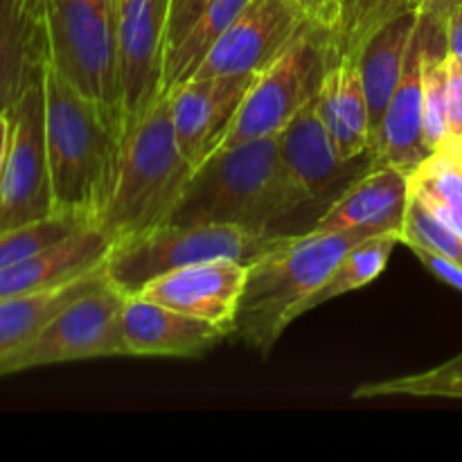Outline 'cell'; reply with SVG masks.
I'll use <instances>...</instances> for the list:
<instances>
[{
    "label": "cell",
    "instance_id": "10",
    "mask_svg": "<svg viewBox=\"0 0 462 462\" xmlns=\"http://www.w3.org/2000/svg\"><path fill=\"white\" fill-rule=\"evenodd\" d=\"M170 3L171 0H117L125 135L162 97Z\"/></svg>",
    "mask_w": 462,
    "mask_h": 462
},
{
    "label": "cell",
    "instance_id": "24",
    "mask_svg": "<svg viewBox=\"0 0 462 462\" xmlns=\"http://www.w3.org/2000/svg\"><path fill=\"white\" fill-rule=\"evenodd\" d=\"M397 244H402L400 230H386V233L370 235L364 242L355 244V246L343 255V260L338 262L337 269L329 273V278L325 280L323 287L311 296L307 311L323 305V302L334 300V298L343 296V293L368 287V284L373 282V280H377L379 275H382V271L386 269L388 260H391V253L395 251Z\"/></svg>",
    "mask_w": 462,
    "mask_h": 462
},
{
    "label": "cell",
    "instance_id": "12",
    "mask_svg": "<svg viewBox=\"0 0 462 462\" xmlns=\"http://www.w3.org/2000/svg\"><path fill=\"white\" fill-rule=\"evenodd\" d=\"M260 72L194 77L170 93L179 149L194 167L224 144L244 97Z\"/></svg>",
    "mask_w": 462,
    "mask_h": 462
},
{
    "label": "cell",
    "instance_id": "35",
    "mask_svg": "<svg viewBox=\"0 0 462 462\" xmlns=\"http://www.w3.org/2000/svg\"><path fill=\"white\" fill-rule=\"evenodd\" d=\"M18 3L23 5V9H25L34 21L45 25V3H48V0H18Z\"/></svg>",
    "mask_w": 462,
    "mask_h": 462
},
{
    "label": "cell",
    "instance_id": "33",
    "mask_svg": "<svg viewBox=\"0 0 462 462\" xmlns=\"http://www.w3.org/2000/svg\"><path fill=\"white\" fill-rule=\"evenodd\" d=\"M447 52L462 68V0L454 5L447 21Z\"/></svg>",
    "mask_w": 462,
    "mask_h": 462
},
{
    "label": "cell",
    "instance_id": "17",
    "mask_svg": "<svg viewBox=\"0 0 462 462\" xmlns=\"http://www.w3.org/2000/svg\"><path fill=\"white\" fill-rule=\"evenodd\" d=\"M411 199V174L393 165H374L352 180L311 230H400Z\"/></svg>",
    "mask_w": 462,
    "mask_h": 462
},
{
    "label": "cell",
    "instance_id": "31",
    "mask_svg": "<svg viewBox=\"0 0 462 462\" xmlns=\"http://www.w3.org/2000/svg\"><path fill=\"white\" fill-rule=\"evenodd\" d=\"M409 248L415 253V255H418V260L422 262V264L427 266L433 275H438L442 282L451 284V287L462 291V266L460 264L447 260V257H442L440 253L429 251V248H424V246H418V244H411Z\"/></svg>",
    "mask_w": 462,
    "mask_h": 462
},
{
    "label": "cell",
    "instance_id": "21",
    "mask_svg": "<svg viewBox=\"0 0 462 462\" xmlns=\"http://www.w3.org/2000/svg\"><path fill=\"white\" fill-rule=\"evenodd\" d=\"M413 27L415 9L386 23L382 30H377L365 41L364 48L356 54L370 111V143H373L374 134H377L379 125L386 116L393 93L402 79Z\"/></svg>",
    "mask_w": 462,
    "mask_h": 462
},
{
    "label": "cell",
    "instance_id": "20",
    "mask_svg": "<svg viewBox=\"0 0 462 462\" xmlns=\"http://www.w3.org/2000/svg\"><path fill=\"white\" fill-rule=\"evenodd\" d=\"M45 61V25L18 0H0V113H7L43 75Z\"/></svg>",
    "mask_w": 462,
    "mask_h": 462
},
{
    "label": "cell",
    "instance_id": "14",
    "mask_svg": "<svg viewBox=\"0 0 462 462\" xmlns=\"http://www.w3.org/2000/svg\"><path fill=\"white\" fill-rule=\"evenodd\" d=\"M370 156L374 165H393L411 176L431 156V149L424 143L422 41L415 27L406 52L404 72L370 143Z\"/></svg>",
    "mask_w": 462,
    "mask_h": 462
},
{
    "label": "cell",
    "instance_id": "30",
    "mask_svg": "<svg viewBox=\"0 0 462 462\" xmlns=\"http://www.w3.org/2000/svg\"><path fill=\"white\" fill-rule=\"evenodd\" d=\"M447 129L449 140H462V68L447 57Z\"/></svg>",
    "mask_w": 462,
    "mask_h": 462
},
{
    "label": "cell",
    "instance_id": "26",
    "mask_svg": "<svg viewBox=\"0 0 462 462\" xmlns=\"http://www.w3.org/2000/svg\"><path fill=\"white\" fill-rule=\"evenodd\" d=\"M86 221L70 215H52L48 219L34 221V224L21 226V228L7 230L0 235V271L36 255L43 248L61 242L75 230L84 228Z\"/></svg>",
    "mask_w": 462,
    "mask_h": 462
},
{
    "label": "cell",
    "instance_id": "28",
    "mask_svg": "<svg viewBox=\"0 0 462 462\" xmlns=\"http://www.w3.org/2000/svg\"><path fill=\"white\" fill-rule=\"evenodd\" d=\"M402 244L406 246L418 244V246L440 253L442 257L462 266V235L442 224L436 215H431L413 192H411L409 206H406Z\"/></svg>",
    "mask_w": 462,
    "mask_h": 462
},
{
    "label": "cell",
    "instance_id": "22",
    "mask_svg": "<svg viewBox=\"0 0 462 462\" xmlns=\"http://www.w3.org/2000/svg\"><path fill=\"white\" fill-rule=\"evenodd\" d=\"M106 282V264L75 282L0 298V361L25 347L63 307Z\"/></svg>",
    "mask_w": 462,
    "mask_h": 462
},
{
    "label": "cell",
    "instance_id": "34",
    "mask_svg": "<svg viewBox=\"0 0 462 462\" xmlns=\"http://www.w3.org/2000/svg\"><path fill=\"white\" fill-rule=\"evenodd\" d=\"M9 140H12V116L7 111L0 113V174H3L5 161H7Z\"/></svg>",
    "mask_w": 462,
    "mask_h": 462
},
{
    "label": "cell",
    "instance_id": "15",
    "mask_svg": "<svg viewBox=\"0 0 462 462\" xmlns=\"http://www.w3.org/2000/svg\"><path fill=\"white\" fill-rule=\"evenodd\" d=\"M122 332L129 356H201L228 337L226 329L208 320L156 305L138 296H126Z\"/></svg>",
    "mask_w": 462,
    "mask_h": 462
},
{
    "label": "cell",
    "instance_id": "19",
    "mask_svg": "<svg viewBox=\"0 0 462 462\" xmlns=\"http://www.w3.org/2000/svg\"><path fill=\"white\" fill-rule=\"evenodd\" d=\"M314 104L343 161L370 153V111L359 59L346 57L337 63L325 77Z\"/></svg>",
    "mask_w": 462,
    "mask_h": 462
},
{
    "label": "cell",
    "instance_id": "16",
    "mask_svg": "<svg viewBox=\"0 0 462 462\" xmlns=\"http://www.w3.org/2000/svg\"><path fill=\"white\" fill-rule=\"evenodd\" d=\"M113 248V239L97 226H84L61 242L36 255L0 271V298L43 291L75 282L102 269Z\"/></svg>",
    "mask_w": 462,
    "mask_h": 462
},
{
    "label": "cell",
    "instance_id": "11",
    "mask_svg": "<svg viewBox=\"0 0 462 462\" xmlns=\"http://www.w3.org/2000/svg\"><path fill=\"white\" fill-rule=\"evenodd\" d=\"M307 21L310 18L291 0H251L217 39L192 79L266 70L300 34Z\"/></svg>",
    "mask_w": 462,
    "mask_h": 462
},
{
    "label": "cell",
    "instance_id": "3",
    "mask_svg": "<svg viewBox=\"0 0 462 462\" xmlns=\"http://www.w3.org/2000/svg\"><path fill=\"white\" fill-rule=\"evenodd\" d=\"M386 230L347 228L305 235H282L273 248L248 264L233 334L246 346L269 355L284 329L307 314L311 296L329 278L355 244Z\"/></svg>",
    "mask_w": 462,
    "mask_h": 462
},
{
    "label": "cell",
    "instance_id": "18",
    "mask_svg": "<svg viewBox=\"0 0 462 462\" xmlns=\"http://www.w3.org/2000/svg\"><path fill=\"white\" fill-rule=\"evenodd\" d=\"M278 140L293 179L310 194L311 201L328 197L347 176L359 179L356 167L370 156L365 153L356 161H343L338 156L323 120L316 113L314 99L289 120V125L278 134Z\"/></svg>",
    "mask_w": 462,
    "mask_h": 462
},
{
    "label": "cell",
    "instance_id": "36",
    "mask_svg": "<svg viewBox=\"0 0 462 462\" xmlns=\"http://www.w3.org/2000/svg\"><path fill=\"white\" fill-rule=\"evenodd\" d=\"M440 368H445V370H454V373H462V355L454 356V359L447 361V364H442Z\"/></svg>",
    "mask_w": 462,
    "mask_h": 462
},
{
    "label": "cell",
    "instance_id": "32",
    "mask_svg": "<svg viewBox=\"0 0 462 462\" xmlns=\"http://www.w3.org/2000/svg\"><path fill=\"white\" fill-rule=\"evenodd\" d=\"M310 21L320 23L325 27H332L337 23V0H291Z\"/></svg>",
    "mask_w": 462,
    "mask_h": 462
},
{
    "label": "cell",
    "instance_id": "7",
    "mask_svg": "<svg viewBox=\"0 0 462 462\" xmlns=\"http://www.w3.org/2000/svg\"><path fill=\"white\" fill-rule=\"evenodd\" d=\"M337 63H341V54L332 27L307 21L291 45L253 81L219 149L278 135L316 97Z\"/></svg>",
    "mask_w": 462,
    "mask_h": 462
},
{
    "label": "cell",
    "instance_id": "4",
    "mask_svg": "<svg viewBox=\"0 0 462 462\" xmlns=\"http://www.w3.org/2000/svg\"><path fill=\"white\" fill-rule=\"evenodd\" d=\"M192 171L176 143L171 97L162 95L122 140L120 167L97 228L120 242L170 224Z\"/></svg>",
    "mask_w": 462,
    "mask_h": 462
},
{
    "label": "cell",
    "instance_id": "6",
    "mask_svg": "<svg viewBox=\"0 0 462 462\" xmlns=\"http://www.w3.org/2000/svg\"><path fill=\"white\" fill-rule=\"evenodd\" d=\"M282 235L226 224H162L134 237L113 242L106 278L125 296H138L152 280L210 260L251 264L278 244Z\"/></svg>",
    "mask_w": 462,
    "mask_h": 462
},
{
    "label": "cell",
    "instance_id": "8",
    "mask_svg": "<svg viewBox=\"0 0 462 462\" xmlns=\"http://www.w3.org/2000/svg\"><path fill=\"white\" fill-rule=\"evenodd\" d=\"M126 296L102 282L86 296L63 307L25 347L0 361V377L68 361L129 356L122 332Z\"/></svg>",
    "mask_w": 462,
    "mask_h": 462
},
{
    "label": "cell",
    "instance_id": "29",
    "mask_svg": "<svg viewBox=\"0 0 462 462\" xmlns=\"http://www.w3.org/2000/svg\"><path fill=\"white\" fill-rule=\"evenodd\" d=\"M208 3L210 0H171L170 23H167V54L192 30V25L199 21V16L208 7Z\"/></svg>",
    "mask_w": 462,
    "mask_h": 462
},
{
    "label": "cell",
    "instance_id": "9",
    "mask_svg": "<svg viewBox=\"0 0 462 462\" xmlns=\"http://www.w3.org/2000/svg\"><path fill=\"white\" fill-rule=\"evenodd\" d=\"M12 140L0 174V235L57 215L45 147L43 75L9 108Z\"/></svg>",
    "mask_w": 462,
    "mask_h": 462
},
{
    "label": "cell",
    "instance_id": "5",
    "mask_svg": "<svg viewBox=\"0 0 462 462\" xmlns=\"http://www.w3.org/2000/svg\"><path fill=\"white\" fill-rule=\"evenodd\" d=\"M45 39L50 66L88 97L125 140L117 0H48Z\"/></svg>",
    "mask_w": 462,
    "mask_h": 462
},
{
    "label": "cell",
    "instance_id": "2",
    "mask_svg": "<svg viewBox=\"0 0 462 462\" xmlns=\"http://www.w3.org/2000/svg\"><path fill=\"white\" fill-rule=\"evenodd\" d=\"M43 95L54 212L97 226L120 167V135L50 61L43 66Z\"/></svg>",
    "mask_w": 462,
    "mask_h": 462
},
{
    "label": "cell",
    "instance_id": "1",
    "mask_svg": "<svg viewBox=\"0 0 462 462\" xmlns=\"http://www.w3.org/2000/svg\"><path fill=\"white\" fill-rule=\"evenodd\" d=\"M311 203L280 149L278 135L219 149L194 167L170 224H226L273 233L293 210Z\"/></svg>",
    "mask_w": 462,
    "mask_h": 462
},
{
    "label": "cell",
    "instance_id": "27",
    "mask_svg": "<svg viewBox=\"0 0 462 462\" xmlns=\"http://www.w3.org/2000/svg\"><path fill=\"white\" fill-rule=\"evenodd\" d=\"M355 400H377V397H442L462 400V373L433 368L409 377L386 379V382L364 383L352 393Z\"/></svg>",
    "mask_w": 462,
    "mask_h": 462
},
{
    "label": "cell",
    "instance_id": "25",
    "mask_svg": "<svg viewBox=\"0 0 462 462\" xmlns=\"http://www.w3.org/2000/svg\"><path fill=\"white\" fill-rule=\"evenodd\" d=\"M420 0H337V41L341 61L356 57L365 41L397 16L418 9Z\"/></svg>",
    "mask_w": 462,
    "mask_h": 462
},
{
    "label": "cell",
    "instance_id": "23",
    "mask_svg": "<svg viewBox=\"0 0 462 462\" xmlns=\"http://www.w3.org/2000/svg\"><path fill=\"white\" fill-rule=\"evenodd\" d=\"M248 3L251 0H210L208 3V7L203 9L192 30L167 54L165 75H162V95H170L180 84L192 79V75L201 66L212 45L217 43V39L233 25L235 18L244 12Z\"/></svg>",
    "mask_w": 462,
    "mask_h": 462
},
{
    "label": "cell",
    "instance_id": "13",
    "mask_svg": "<svg viewBox=\"0 0 462 462\" xmlns=\"http://www.w3.org/2000/svg\"><path fill=\"white\" fill-rule=\"evenodd\" d=\"M246 275V262L228 260V257L201 262V264L180 266L152 280L138 293V298L219 325L230 337Z\"/></svg>",
    "mask_w": 462,
    "mask_h": 462
}]
</instances>
